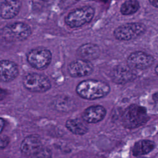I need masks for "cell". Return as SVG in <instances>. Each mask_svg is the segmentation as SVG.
<instances>
[{
    "label": "cell",
    "instance_id": "4",
    "mask_svg": "<svg viewBox=\"0 0 158 158\" xmlns=\"http://www.w3.org/2000/svg\"><path fill=\"white\" fill-rule=\"evenodd\" d=\"M31 33L30 27L23 22H17L9 23L2 28L1 36L10 42L20 41L27 39Z\"/></svg>",
    "mask_w": 158,
    "mask_h": 158
},
{
    "label": "cell",
    "instance_id": "12",
    "mask_svg": "<svg viewBox=\"0 0 158 158\" xmlns=\"http://www.w3.org/2000/svg\"><path fill=\"white\" fill-rule=\"evenodd\" d=\"M19 67L9 60H1L0 62V79L2 82H10L19 75Z\"/></svg>",
    "mask_w": 158,
    "mask_h": 158
},
{
    "label": "cell",
    "instance_id": "17",
    "mask_svg": "<svg viewBox=\"0 0 158 158\" xmlns=\"http://www.w3.org/2000/svg\"><path fill=\"white\" fill-rule=\"evenodd\" d=\"M65 127L76 135H83L88 131V128L77 118H70L65 122Z\"/></svg>",
    "mask_w": 158,
    "mask_h": 158
},
{
    "label": "cell",
    "instance_id": "7",
    "mask_svg": "<svg viewBox=\"0 0 158 158\" xmlns=\"http://www.w3.org/2000/svg\"><path fill=\"white\" fill-rule=\"evenodd\" d=\"M52 59L51 51L44 48L38 47L30 50L27 55L28 64L38 70H44L50 64Z\"/></svg>",
    "mask_w": 158,
    "mask_h": 158
},
{
    "label": "cell",
    "instance_id": "23",
    "mask_svg": "<svg viewBox=\"0 0 158 158\" xmlns=\"http://www.w3.org/2000/svg\"><path fill=\"white\" fill-rule=\"evenodd\" d=\"M155 72L156 73V74L158 75V64L157 65V66L155 68Z\"/></svg>",
    "mask_w": 158,
    "mask_h": 158
},
{
    "label": "cell",
    "instance_id": "2",
    "mask_svg": "<svg viewBox=\"0 0 158 158\" xmlns=\"http://www.w3.org/2000/svg\"><path fill=\"white\" fill-rule=\"evenodd\" d=\"M149 119L146 109L139 105L128 106L122 116V123L127 128H135L144 124Z\"/></svg>",
    "mask_w": 158,
    "mask_h": 158
},
{
    "label": "cell",
    "instance_id": "9",
    "mask_svg": "<svg viewBox=\"0 0 158 158\" xmlns=\"http://www.w3.org/2000/svg\"><path fill=\"white\" fill-rule=\"evenodd\" d=\"M94 67L89 61L77 59L72 61L68 65V73L74 78L89 75L93 72Z\"/></svg>",
    "mask_w": 158,
    "mask_h": 158
},
{
    "label": "cell",
    "instance_id": "10",
    "mask_svg": "<svg viewBox=\"0 0 158 158\" xmlns=\"http://www.w3.org/2000/svg\"><path fill=\"white\" fill-rule=\"evenodd\" d=\"M110 75L112 81L120 85L125 84L136 78L135 74L131 69L122 65L114 67L111 70Z\"/></svg>",
    "mask_w": 158,
    "mask_h": 158
},
{
    "label": "cell",
    "instance_id": "24",
    "mask_svg": "<svg viewBox=\"0 0 158 158\" xmlns=\"http://www.w3.org/2000/svg\"><path fill=\"white\" fill-rule=\"evenodd\" d=\"M137 158H144V157H137Z\"/></svg>",
    "mask_w": 158,
    "mask_h": 158
},
{
    "label": "cell",
    "instance_id": "8",
    "mask_svg": "<svg viewBox=\"0 0 158 158\" xmlns=\"http://www.w3.org/2000/svg\"><path fill=\"white\" fill-rule=\"evenodd\" d=\"M154 62V57L143 51H135L127 57V64L131 69L144 70L151 67Z\"/></svg>",
    "mask_w": 158,
    "mask_h": 158
},
{
    "label": "cell",
    "instance_id": "11",
    "mask_svg": "<svg viewBox=\"0 0 158 158\" xmlns=\"http://www.w3.org/2000/svg\"><path fill=\"white\" fill-rule=\"evenodd\" d=\"M43 148L41 138L38 135H30L25 137L22 141L20 149L26 156H32Z\"/></svg>",
    "mask_w": 158,
    "mask_h": 158
},
{
    "label": "cell",
    "instance_id": "18",
    "mask_svg": "<svg viewBox=\"0 0 158 158\" xmlns=\"http://www.w3.org/2000/svg\"><path fill=\"white\" fill-rule=\"evenodd\" d=\"M139 9V3L135 0L125 1L120 7V12L124 15H131L136 12Z\"/></svg>",
    "mask_w": 158,
    "mask_h": 158
},
{
    "label": "cell",
    "instance_id": "3",
    "mask_svg": "<svg viewBox=\"0 0 158 158\" xmlns=\"http://www.w3.org/2000/svg\"><path fill=\"white\" fill-rule=\"evenodd\" d=\"M94 12V9L90 6H85L75 9L66 15L65 23L72 28L81 27L91 21Z\"/></svg>",
    "mask_w": 158,
    "mask_h": 158
},
{
    "label": "cell",
    "instance_id": "5",
    "mask_svg": "<svg viewBox=\"0 0 158 158\" xmlns=\"http://www.w3.org/2000/svg\"><path fill=\"white\" fill-rule=\"evenodd\" d=\"M146 31V27L139 22H131L118 26L114 31V37L120 41H129L141 36Z\"/></svg>",
    "mask_w": 158,
    "mask_h": 158
},
{
    "label": "cell",
    "instance_id": "14",
    "mask_svg": "<svg viewBox=\"0 0 158 158\" xmlns=\"http://www.w3.org/2000/svg\"><path fill=\"white\" fill-rule=\"evenodd\" d=\"M22 6L20 1H0V15L4 19H10L15 17L19 12Z\"/></svg>",
    "mask_w": 158,
    "mask_h": 158
},
{
    "label": "cell",
    "instance_id": "19",
    "mask_svg": "<svg viewBox=\"0 0 158 158\" xmlns=\"http://www.w3.org/2000/svg\"><path fill=\"white\" fill-rule=\"evenodd\" d=\"M30 158H52V152L49 148L43 147L36 153L31 156Z\"/></svg>",
    "mask_w": 158,
    "mask_h": 158
},
{
    "label": "cell",
    "instance_id": "13",
    "mask_svg": "<svg viewBox=\"0 0 158 158\" xmlns=\"http://www.w3.org/2000/svg\"><path fill=\"white\" fill-rule=\"evenodd\" d=\"M106 115V109L100 105L87 107L82 114L83 120L89 123H96L104 119Z\"/></svg>",
    "mask_w": 158,
    "mask_h": 158
},
{
    "label": "cell",
    "instance_id": "22",
    "mask_svg": "<svg viewBox=\"0 0 158 158\" xmlns=\"http://www.w3.org/2000/svg\"><path fill=\"white\" fill-rule=\"evenodd\" d=\"M4 120L2 118H1V133H2L3 128H4Z\"/></svg>",
    "mask_w": 158,
    "mask_h": 158
},
{
    "label": "cell",
    "instance_id": "20",
    "mask_svg": "<svg viewBox=\"0 0 158 158\" xmlns=\"http://www.w3.org/2000/svg\"><path fill=\"white\" fill-rule=\"evenodd\" d=\"M9 143V138L7 136H2L1 138L0 146L1 149H3L4 148H5L8 145Z\"/></svg>",
    "mask_w": 158,
    "mask_h": 158
},
{
    "label": "cell",
    "instance_id": "16",
    "mask_svg": "<svg viewBox=\"0 0 158 158\" xmlns=\"http://www.w3.org/2000/svg\"><path fill=\"white\" fill-rule=\"evenodd\" d=\"M155 147L153 141L148 139H142L136 142L132 148L134 156H140L150 152Z\"/></svg>",
    "mask_w": 158,
    "mask_h": 158
},
{
    "label": "cell",
    "instance_id": "6",
    "mask_svg": "<svg viewBox=\"0 0 158 158\" xmlns=\"http://www.w3.org/2000/svg\"><path fill=\"white\" fill-rule=\"evenodd\" d=\"M23 85L27 90L35 93H44L51 87L46 76L34 72L28 73L23 77Z\"/></svg>",
    "mask_w": 158,
    "mask_h": 158
},
{
    "label": "cell",
    "instance_id": "1",
    "mask_svg": "<svg viewBox=\"0 0 158 158\" xmlns=\"http://www.w3.org/2000/svg\"><path fill=\"white\" fill-rule=\"evenodd\" d=\"M110 90L107 83L98 80H85L76 87L77 94L85 99L94 100L107 96Z\"/></svg>",
    "mask_w": 158,
    "mask_h": 158
},
{
    "label": "cell",
    "instance_id": "15",
    "mask_svg": "<svg viewBox=\"0 0 158 158\" xmlns=\"http://www.w3.org/2000/svg\"><path fill=\"white\" fill-rule=\"evenodd\" d=\"M77 54L81 59L90 61L98 58L101 54L99 47L94 43H85L81 45L77 51Z\"/></svg>",
    "mask_w": 158,
    "mask_h": 158
},
{
    "label": "cell",
    "instance_id": "21",
    "mask_svg": "<svg viewBox=\"0 0 158 158\" xmlns=\"http://www.w3.org/2000/svg\"><path fill=\"white\" fill-rule=\"evenodd\" d=\"M149 2L152 6L158 8V1H149Z\"/></svg>",
    "mask_w": 158,
    "mask_h": 158
}]
</instances>
